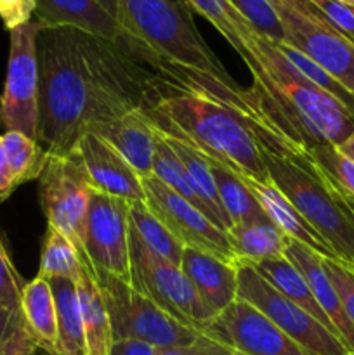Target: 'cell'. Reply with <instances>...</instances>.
Returning <instances> with one entry per match:
<instances>
[{"label": "cell", "instance_id": "34", "mask_svg": "<svg viewBox=\"0 0 354 355\" xmlns=\"http://www.w3.org/2000/svg\"><path fill=\"white\" fill-rule=\"evenodd\" d=\"M228 2L257 35L276 44H285L283 26L271 0H228Z\"/></svg>", "mask_w": 354, "mask_h": 355}, {"label": "cell", "instance_id": "46", "mask_svg": "<svg viewBox=\"0 0 354 355\" xmlns=\"http://www.w3.org/2000/svg\"><path fill=\"white\" fill-rule=\"evenodd\" d=\"M339 2L346 3V6H349V7H354V0H339Z\"/></svg>", "mask_w": 354, "mask_h": 355}, {"label": "cell", "instance_id": "25", "mask_svg": "<svg viewBox=\"0 0 354 355\" xmlns=\"http://www.w3.org/2000/svg\"><path fill=\"white\" fill-rule=\"evenodd\" d=\"M49 283H51L56 307H58L56 355H87L85 331H83L75 281L58 277Z\"/></svg>", "mask_w": 354, "mask_h": 355}, {"label": "cell", "instance_id": "16", "mask_svg": "<svg viewBox=\"0 0 354 355\" xmlns=\"http://www.w3.org/2000/svg\"><path fill=\"white\" fill-rule=\"evenodd\" d=\"M180 269L215 318L238 298L236 263L226 262L201 250L184 248Z\"/></svg>", "mask_w": 354, "mask_h": 355}, {"label": "cell", "instance_id": "22", "mask_svg": "<svg viewBox=\"0 0 354 355\" xmlns=\"http://www.w3.org/2000/svg\"><path fill=\"white\" fill-rule=\"evenodd\" d=\"M76 297L82 314L83 331H85L87 355H110L113 335L111 322L104 305L99 286L94 281L89 267L82 263V272L75 281Z\"/></svg>", "mask_w": 354, "mask_h": 355}, {"label": "cell", "instance_id": "45", "mask_svg": "<svg viewBox=\"0 0 354 355\" xmlns=\"http://www.w3.org/2000/svg\"><path fill=\"white\" fill-rule=\"evenodd\" d=\"M339 149L347 156V158H351L354 162V132L339 146Z\"/></svg>", "mask_w": 354, "mask_h": 355}, {"label": "cell", "instance_id": "37", "mask_svg": "<svg viewBox=\"0 0 354 355\" xmlns=\"http://www.w3.org/2000/svg\"><path fill=\"white\" fill-rule=\"evenodd\" d=\"M325 19L354 45V7L339 0H309Z\"/></svg>", "mask_w": 354, "mask_h": 355}, {"label": "cell", "instance_id": "14", "mask_svg": "<svg viewBox=\"0 0 354 355\" xmlns=\"http://www.w3.org/2000/svg\"><path fill=\"white\" fill-rule=\"evenodd\" d=\"M205 333L235 355H311L242 298L224 309Z\"/></svg>", "mask_w": 354, "mask_h": 355}, {"label": "cell", "instance_id": "10", "mask_svg": "<svg viewBox=\"0 0 354 355\" xmlns=\"http://www.w3.org/2000/svg\"><path fill=\"white\" fill-rule=\"evenodd\" d=\"M130 201L92 191L83 238V266L96 276H113L132 284Z\"/></svg>", "mask_w": 354, "mask_h": 355}, {"label": "cell", "instance_id": "35", "mask_svg": "<svg viewBox=\"0 0 354 355\" xmlns=\"http://www.w3.org/2000/svg\"><path fill=\"white\" fill-rule=\"evenodd\" d=\"M24 281L14 267L12 259L6 248L2 236H0V305L9 311H21V298H23Z\"/></svg>", "mask_w": 354, "mask_h": 355}, {"label": "cell", "instance_id": "20", "mask_svg": "<svg viewBox=\"0 0 354 355\" xmlns=\"http://www.w3.org/2000/svg\"><path fill=\"white\" fill-rule=\"evenodd\" d=\"M21 315L24 326L37 342L38 350L56 355L58 342V307L51 283L37 276L24 284L21 298Z\"/></svg>", "mask_w": 354, "mask_h": 355}, {"label": "cell", "instance_id": "31", "mask_svg": "<svg viewBox=\"0 0 354 355\" xmlns=\"http://www.w3.org/2000/svg\"><path fill=\"white\" fill-rule=\"evenodd\" d=\"M155 134H156V139H155V159H153V175H155L160 182L165 184L169 189H172L174 193H177L179 196H183L184 200L193 203L194 207L200 208V210L207 215V210H205L203 203L200 201L198 194L194 193L193 186H191L189 182V177H187L179 156L174 153V149L170 148L169 142L165 141V137H163L156 128H155Z\"/></svg>", "mask_w": 354, "mask_h": 355}, {"label": "cell", "instance_id": "11", "mask_svg": "<svg viewBox=\"0 0 354 355\" xmlns=\"http://www.w3.org/2000/svg\"><path fill=\"white\" fill-rule=\"evenodd\" d=\"M37 19L10 30L7 76L0 97V123L37 141L38 130V54L42 30Z\"/></svg>", "mask_w": 354, "mask_h": 355}, {"label": "cell", "instance_id": "36", "mask_svg": "<svg viewBox=\"0 0 354 355\" xmlns=\"http://www.w3.org/2000/svg\"><path fill=\"white\" fill-rule=\"evenodd\" d=\"M323 263H325L326 272H328L330 279H332L333 286H335L337 293L342 300L344 311L354 326V270L349 269L340 260L323 259Z\"/></svg>", "mask_w": 354, "mask_h": 355}, {"label": "cell", "instance_id": "29", "mask_svg": "<svg viewBox=\"0 0 354 355\" xmlns=\"http://www.w3.org/2000/svg\"><path fill=\"white\" fill-rule=\"evenodd\" d=\"M80 272H82V259L76 246L61 231L47 225L44 243H42L38 276L47 281L58 279V277L76 281Z\"/></svg>", "mask_w": 354, "mask_h": 355}, {"label": "cell", "instance_id": "1", "mask_svg": "<svg viewBox=\"0 0 354 355\" xmlns=\"http://www.w3.org/2000/svg\"><path fill=\"white\" fill-rule=\"evenodd\" d=\"M37 54V142L49 155L71 153L83 130L144 104L153 73L103 38L44 26Z\"/></svg>", "mask_w": 354, "mask_h": 355}, {"label": "cell", "instance_id": "15", "mask_svg": "<svg viewBox=\"0 0 354 355\" xmlns=\"http://www.w3.org/2000/svg\"><path fill=\"white\" fill-rule=\"evenodd\" d=\"M75 151L94 191L130 203H144L141 175L103 137L90 130H83L76 141Z\"/></svg>", "mask_w": 354, "mask_h": 355}, {"label": "cell", "instance_id": "2", "mask_svg": "<svg viewBox=\"0 0 354 355\" xmlns=\"http://www.w3.org/2000/svg\"><path fill=\"white\" fill-rule=\"evenodd\" d=\"M141 110L156 130L179 139L238 175L271 180L264 148L298 153L250 114L176 76L153 73Z\"/></svg>", "mask_w": 354, "mask_h": 355}, {"label": "cell", "instance_id": "38", "mask_svg": "<svg viewBox=\"0 0 354 355\" xmlns=\"http://www.w3.org/2000/svg\"><path fill=\"white\" fill-rule=\"evenodd\" d=\"M37 0H0V19L7 30H14L33 21Z\"/></svg>", "mask_w": 354, "mask_h": 355}, {"label": "cell", "instance_id": "18", "mask_svg": "<svg viewBox=\"0 0 354 355\" xmlns=\"http://www.w3.org/2000/svg\"><path fill=\"white\" fill-rule=\"evenodd\" d=\"M90 132L113 146L139 175H153L156 134L141 107L97 125Z\"/></svg>", "mask_w": 354, "mask_h": 355}, {"label": "cell", "instance_id": "17", "mask_svg": "<svg viewBox=\"0 0 354 355\" xmlns=\"http://www.w3.org/2000/svg\"><path fill=\"white\" fill-rule=\"evenodd\" d=\"M285 255L301 270L302 276L307 281L309 288H311L312 297L316 298L321 311L325 312L328 321L335 328L337 336L342 340L349 352L354 354V326L347 318L342 300H340L339 293H337L335 286H333L332 279L326 272L325 263H323L325 257L318 255L311 248L290 238H288Z\"/></svg>", "mask_w": 354, "mask_h": 355}, {"label": "cell", "instance_id": "42", "mask_svg": "<svg viewBox=\"0 0 354 355\" xmlns=\"http://www.w3.org/2000/svg\"><path fill=\"white\" fill-rule=\"evenodd\" d=\"M14 189H16V184H14L9 165H7L6 153H3L2 144V135H0V203H3V201L14 193Z\"/></svg>", "mask_w": 354, "mask_h": 355}, {"label": "cell", "instance_id": "41", "mask_svg": "<svg viewBox=\"0 0 354 355\" xmlns=\"http://www.w3.org/2000/svg\"><path fill=\"white\" fill-rule=\"evenodd\" d=\"M158 347L134 338L113 340L110 355H158Z\"/></svg>", "mask_w": 354, "mask_h": 355}, {"label": "cell", "instance_id": "30", "mask_svg": "<svg viewBox=\"0 0 354 355\" xmlns=\"http://www.w3.org/2000/svg\"><path fill=\"white\" fill-rule=\"evenodd\" d=\"M3 153L14 184L21 186L24 182L38 179L45 163V149L35 139L16 130H7L2 135Z\"/></svg>", "mask_w": 354, "mask_h": 355}, {"label": "cell", "instance_id": "48", "mask_svg": "<svg viewBox=\"0 0 354 355\" xmlns=\"http://www.w3.org/2000/svg\"><path fill=\"white\" fill-rule=\"evenodd\" d=\"M353 355H354V354H353Z\"/></svg>", "mask_w": 354, "mask_h": 355}, {"label": "cell", "instance_id": "24", "mask_svg": "<svg viewBox=\"0 0 354 355\" xmlns=\"http://www.w3.org/2000/svg\"><path fill=\"white\" fill-rule=\"evenodd\" d=\"M160 132V130H158ZM162 134V132H160ZM165 137V141L169 142L170 148L174 149L179 159L183 162L184 170H186L187 177H189V182L193 186L194 193L198 194L200 201L203 203L207 215L210 217V220L215 225L222 229V231L228 232L231 229V220H229L228 214H226L224 207H222V201L219 198L217 186H215L214 175H212L210 163L207 162L201 153H198L196 149H193L191 146L184 144L179 139H174L170 135L162 134Z\"/></svg>", "mask_w": 354, "mask_h": 355}, {"label": "cell", "instance_id": "26", "mask_svg": "<svg viewBox=\"0 0 354 355\" xmlns=\"http://www.w3.org/2000/svg\"><path fill=\"white\" fill-rule=\"evenodd\" d=\"M189 9L201 14L207 21H210L212 26L229 42L233 49L238 52L239 58L245 64L252 61V49L255 31L250 28V24L233 9L228 0H184Z\"/></svg>", "mask_w": 354, "mask_h": 355}, {"label": "cell", "instance_id": "21", "mask_svg": "<svg viewBox=\"0 0 354 355\" xmlns=\"http://www.w3.org/2000/svg\"><path fill=\"white\" fill-rule=\"evenodd\" d=\"M274 290L280 291L283 297H287L288 300H292L294 304H297L298 307L304 309L307 314H311L312 318L318 319L323 326L330 329L333 335H337L335 328L332 326V322L328 321V318L325 315V312L321 311V307L318 305L316 298L312 297V291L309 288L307 281L302 276L301 270L294 266L290 259L287 255L280 257H271V259L259 260L255 263H250ZM342 342V340H340Z\"/></svg>", "mask_w": 354, "mask_h": 355}, {"label": "cell", "instance_id": "3", "mask_svg": "<svg viewBox=\"0 0 354 355\" xmlns=\"http://www.w3.org/2000/svg\"><path fill=\"white\" fill-rule=\"evenodd\" d=\"M101 2L134 40L160 59L162 66L170 64L196 73L233 92L243 90L203 40L184 0Z\"/></svg>", "mask_w": 354, "mask_h": 355}, {"label": "cell", "instance_id": "44", "mask_svg": "<svg viewBox=\"0 0 354 355\" xmlns=\"http://www.w3.org/2000/svg\"><path fill=\"white\" fill-rule=\"evenodd\" d=\"M321 175H323V173H321ZM323 177H325V175H323ZM325 180H326V182H328V186H330V189H332L333 196H335L337 203L340 205V208H342V211H344V214H346V217L349 218L351 224L354 225V200L349 196V194L344 193L342 189H339V187H337L335 184L330 182V180L326 179V177H325Z\"/></svg>", "mask_w": 354, "mask_h": 355}, {"label": "cell", "instance_id": "32", "mask_svg": "<svg viewBox=\"0 0 354 355\" xmlns=\"http://www.w3.org/2000/svg\"><path fill=\"white\" fill-rule=\"evenodd\" d=\"M276 44V42H274ZM280 49L281 54L285 55L288 62L295 68V71L305 78L307 82H311L312 85H316L318 89L325 90L330 96H333L335 99H339L351 113L354 114V94H351L349 90L344 85H340L335 78H333L330 73H326L321 66L316 64L312 59H309L307 55H304L302 52H298L297 49L290 47L287 44H276Z\"/></svg>", "mask_w": 354, "mask_h": 355}, {"label": "cell", "instance_id": "8", "mask_svg": "<svg viewBox=\"0 0 354 355\" xmlns=\"http://www.w3.org/2000/svg\"><path fill=\"white\" fill-rule=\"evenodd\" d=\"M238 298L259 309L269 321L311 355H353L318 319L274 290L248 262H236Z\"/></svg>", "mask_w": 354, "mask_h": 355}, {"label": "cell", "instance_id": "5", "mask_svg": "<svg viewBox=\"0 0 354 355\" xmlns=\"http://www.w3.org/2000/svg\"><path fill=\"white\" fill-rule=\"evenodd\" d=\"M92 277L103 295L113 340H141L162 350L191 345L205 335L180 322L132 284L106 274Z\"/></svg>", "mask_w": 354, "mask_h": 355}, {"label": "cell", "instance_id": "23", "mask_svg": "<svg viewBox=\"0 0 354 355\" xmlns=\"http://www.w3.org/2000/svg\"><path fill=\"white\" fill-rule=\"evenodd\" d=\"M236 262L255 263L271 257L285 255L288 238L267 217L233 224L228 231Z\"/></svg>", "mask_w": 354, "mask_h": 355}, {"label": "cell", "instance_id": "12", "mask_svg": "<svg viewBox=\"0 0 354 355\" xmlns=\"http://www.w3.org/2000/svg\"><path fill=\"white\" fill-rule=\"evenodd\" d=\"M141 180L146 207L184 248L201 250L226 262L236 263L228 232L215 225L200 208L160 182L155 175L141 177Z\"/></svg>", "mask_w": 354, "mask_h": 355}, {"label": "cell", "instance_id": "27", "mask_svg": "<svg viewBox=\"0 0 354 355\" xmlns=\"http://www.w3.org/2000/svg\"><path fill=\"white\" fill-rule=\"evenodd\" d=\"M128 225L130 232L158 259L180 267L184 246L172 236V232L149 211L146 203L134 201L128 205Z\"/></svg>", "mask_w": 354, "mask_h": 355}, {"label": "cell", "instance_id": "13", "mask_svg": "<svg viewBox=\"0 0 354 355\" xmlns=\"http://www.w3.org/2000/svg\"><path fill=\"white\" fill-rule=\"evenodd\" d=\"M37 21L45 28L66 26L117 45L137 62L158 71L160 59L120 26L101 0H37Z\"/></svg>", "mask_w": 354, "mask_h": 355}, {"label": "cell", "instance_id": "19", "mask_svg": "<svg viewBox=\"0 0 354 355\" xmlns=\"http://www.w3.org/2000/svg\"><path fill=\"white\" fill-rule=\"evenodd\" d=\"M250 193L260 205L264 214L271 222L283 232L287 238L302 243L318 255L325 259L337 260L330 246L323 241L321 236L309 225V222L297 211V208L288 201V198L274 186L271 180H257L253 177L239 175Z\"/></svg>", "mask_w": 354, "mask_h": 355}, {"label": "cell", "instance_id": "4", "mask_svg": "<svg viewBox=\"0 0 354 355\" xmlns=\"http://www.w3.org/2000/svg\"><path fill=\"white\" fill-rule=\"evenodd\" d=\"M269 179L330 246L337 260L354 267V225L307 151L278 153L264 148Z\"/></svg>", "mask_w": 354, "mask_h": 355}, {"label": "cell", "instance_id": "7", "mask_svg": "<svg viewBox=\"0 0 354 355\" xmlns=\"http://www.w3.org/2000/svg\"><path fill=\"white\" fill-rule=\"evenodd\" d=\"M37 180L40 207L47 225L71 239L83 262L87 211L94 189L75 149L66 155L47 153Z\"/></svg>", "mask_w": 354, "mask_h": 355}, {"label": "cell", "instance_id": "9", "mask_svg": "<svg viewBox=\"0 0 354 355\" xmlns=\"http://www.w3.org/2000/svg\"><path fill=\"white\" fill-rule=\"evenodd\" d=\"M132 286L184 324L205 333L215 314L201 302L191 281L179 266L153 255L130 232Z\"/></svg>", "mask_w": 354, "mask_h": 355}, {"label": "cell", "instance_id": "28", "mask_svg": "<svg viewBox=\"0 0 354 355\" xmlns=\"http://www.w3.org/2000/svg\"><path fill=\"white\" fill-rule=\"evenodd\" d=\"M207 162L210 163L219 198H221L222 207H224L231 224L267 217L238 173H235L221 163L214 162V159L207 158Z\"/></svg>", "mask_w": 354, "mask_h": 355}, {"label": "cell", "instance_id": "39", "mask_svg": "<svg viewBox=\"0 0 354 355\" xmlns=\"http://www.w3.org/2000/svg\"><path fill=\"white\" fill-rule=\"evenodd\" d=\"M158 355H235L222 342L215 340L210 335H201L191 345L172 347V349H162Z\"/></svg>", "mask_w": 354, "mask_h": 355}, {"label": "cell", "instance_id": "47", "mask_svg": "<svg viewBox=\"0 0 354 355\" xmlns=\"http://www.w3.org/2000/svg\"><path fill=\"white\" fill-rule=\"evenodd\" d=\"M347 267H349V266H347ZM349 269H353V270H354V267H349Z\"/></svg>", "mask_w": 354, "mask_h": 355}, {"label": "cell", "instance_id": "6", "mask_svg": "<svg viewBox=\"0 0 354 355\" xmlns=\"http://www.w3.org/2000/svg\"><path fill=\"white\" fill-rule=\"evenodd\" d=\"M285 31V44L321 66L354 94V45L309 0H271Z\"/></svg>", "mask_w": 354, "mask_h": 355}, {"label": "cell", "instance_id": "43", "mask_svg": "<svg viewBox=\"0 0 354 355\" xmlns=\"http://www.w3.org/2000/svg\"><path fill=\"white\" fill-rule=\"evenodd\" d=\"M21 318H23V315H21V311L14 312L0 305V345H2L7 340V336L12 333V329L16 328L17 322L21 321Z\"/></svg>", "mask_w": 354, "mask_h": 355}, {"label": "cell", "instance_id": "40", "mask_svg": "<svg viewBox=\"0 0 354 355\" xmlns=\"http://www.w3.org/2000/svg\"><path fill=\"white\" fill-rule=\"evenodd\" d=\"M37 350V342L24 326L23 318L17 322L16 328L12 329V333L7 336L6 342L0 345V355H35Z\"/></svg>", "mask_w": 354, "mask_h": 355}, {"label": "cell", "instance_id": "33", "mask_svg": "<svg viewBox=\"0 0 354 355\" xmlns=\"http://www.w3.org/2000/svg\"><path fill=\"white\" fill-rule=\"evenodd\" d=\"M316 168L339 189L354 200V162L347 158L337 146L316 144L307 149Z\"/></svg>", "mask_w": 354, "mask_h": 355}]
</instances>
